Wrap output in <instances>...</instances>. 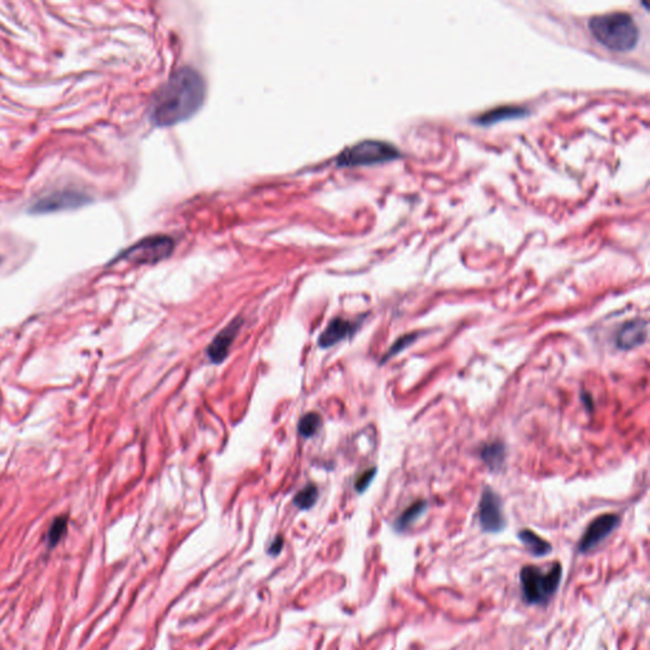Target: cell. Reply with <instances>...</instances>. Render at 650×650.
<instances>
[{
    "label": "cell",
    "instance_id": "4",
    "mask_svg": "<svg viewBox=\"0 0 650 650\" xmlns=\"http://www.w3.org/2000/svg\"><path fill=\"white\" fill-rule=\"evenodd\" d=\"M400 158V151L391 144L366 140L346 149L336 158L339 166H362L380 164Z\"/></svg>",
    "mask_w": 650,
    "mask_h": 650
},
{
    "label": "cell",
    "instance_id": "16",
    "mask_svg": "<svg viewBox=\"0 0 650 650\" xmlns=\"http://www.w3.org/2000/svg\"><path fill=\"white\" fill-rule=\"evenodd\" d=\"M68 532V517L66 516H59L52 521L51 526L47 532L46 542L47 548L54 549L59 542L63 540L64 536Z\"/></svg>",
    "mask_w": 650,
    "mask_h": 650
},
{
    "label": "cell",
    "instance_id": "5",
    "mask_svg": "<svg viewBox=\"0 0 650 650\" xmlns=\"http://www.w3.org/2000/svg\"><path fill=\"white\" fill-rule=\"evenodd\" d=\"M174 249V240L166 235H153L140 240L121 253L117 259L135 264H155L169 257Z\"/></svg>",
    "mask_w": 650,
    "mask_h": 650
},
{
    "label": "cell",
    "instance_id": "3",
    "mask_svg": "<svg viewBox=\"0 0 650 650\" xmlns=\"http://www.w3.org/2000/svg\"><path fill=\"white\" fill-rule=\"evenodd\" d=\"M563 578V566L554 561L546 571L537 565H525L519 571L522 599L527 605L545 606L558 592Z\"/></svg>",
    "mask_w": 650,
    "mask_h": 650
},
{
    "label": "cell",
    "instance_id": "15",
    "mask_svg": "<svg viewBox=\"0 0 650 650\" xmlns=\"http://www.w3.org/2000/svg\"><path fill=\"white\" fill-rule=\"evenodd\" d=\"M481 459L491 470H499L506 461V446L502 442L485 445L481 450Z\"/></svg>",
    "mask_w": 650,
    "mask_h": 650
},
{
    "label": "cell",
    "instance_id": "1",
    "mask_svg": "<svg viewBox=\"0 0 650 650\" xmlns=\"http://www.w3.org/2000/svg\"><path fill=\"white\" fill-rule=\"evenodd\" d=\"M206 83L191 66L178 69L156 91L150 107V119L159 127L177 125L189 120L202 107Z\"/></svg>",
    "mask_w": 650,
    "mask_h": 650
},
{
    "label": "cell",
    "instance_id": "7",
    "mask_svg": "<svg viewBox=\"0 0 650 650\" xmlns=\"http://www.w3.org/2000/svg\"><path fill=\"white\" fill-rule=\"evenodd\" d=\"M619 524H620V517L617 514H601L599 517L594 519L588 526L587 530L582 536V540L579 542V546H578L579 553L587 554L592 551L596 546H599L601 542L616 530Z\"/></svg>",
    "mask_w": 650,
    "mask_h": 650
},
{
    "label": "cell",
    "instance_id": "8",
    "mask_svg": "<svg viewBox=\"0 0 650 650\" xmlns=\"http://www.w3.org/2000/svg\"><path fill=\"white\" fill-rule=\"evenodd\" d=\"M88 201L89 199L86 197V194H80L76 191H59V192H52L51 194L37 201L31 207V211L34 214H46V212L69 210V209H75V207L84 205Z\"/></svg>",
    "mask_w": 650,
    "mask_h": 650
},
{
    "label": "cell",
    "instance_id": "12",
    "mask_svg": "<svg viewBox=\"0 0 650 650\" xmlns=\"http://www.w3.org/2000/svg\"><path fill=\"white\" fill-rule=\"evenodd\" d=\"M519 541L527 549V551L535 556V558H544L548 554L551 553V544L544 540L541 536H539L534 531L529 529H524L519 532L517 535Z\"/></svg>",
    "mask_w": 650,
    "mask_h": 650
},
{
    "label": "cell",
    "instance_id": "11",
    "mask_svg": "<svg viewBox=\"0 0 650 650\" xmlns=\"http://www.w3.org/2000/svg\"><path fill=\"white\" fill-rule=\"evenodd\" d=\"M357 331V324L349 320L336 318L331 320L324 331L319 336V346L321 348H329L342 342L348 336H352Z\"/></svg>",
    "mask_w": 650,
    "mask_h": 650
},
{
    "label": "cell",
    "instance_id": "9",
    "mask_svg": "<svg viewBox=\"0 0 650 650\" xmlns=\"http://www.w3.org/2000/svg\"><path fill=\"white\" fill-rule=\"evenodd\" d=\"M243 321L244 320L241 316L235 318L234 320L230 321V324L226 325L223 331L214 338L211 344L207 348V356L212 364H221L224 362V359L228 357L229 349L238 336Z\"/></svg>",
    "mask_w": 650,
    "mask_h": 650
},
{
    "label": "cell",
    "instance_id": "17",
    "mask_svg": "<svg viewBox=\"0 0 650 650\" xmlns=\"http://www.w3.org/2000/svg\"><path fill=\"white\" fill-rule=\"evenodd\" d=\"M319 496L316 485L309 484L297 493L294 498V504L301 511H306L314 506Z\"/></svg>",
    "mask_w": 650,
    "mask_h": 650
},
{
    "label": "cell",
    "instance_id": "19",
    "mask_svg": "<svg viewBox=\"0 0 650 650\" xmlns=\"http://www.w3.org/2000/svg\"><path fill=\"white\" fill-rule=\"evenodd\" d=\"M418 336H419L418 333H409V334H405V336H400L399 339L394 343L393 346L390 347L388 354L382 357V364L386 362L388 359H393L396 354H399L400 352H403L406 348L411 347V344L418 339Z\"/></svg>",
    "mask_w": 650,
    "mask_h": 650
},
{
    "label": "cell",
    "instance_id": "13",
    "mask_svg": "<svg viewBox=\"0 0 650 650\" xmlns=\"http://www.w3.org/2000/svg\"><path fill=\"white\" fill-rule=\"evenodd\" d=\"M427 507L428 504L426 501H418V502L413 503L396 519L394 524V529L398 532L409 530L411 526L414 525L416 521L426 514Z\"/></svg>",
    "mask_w": 650,
    "mask_h": 650
},
{
    "label": "cell",
    "instance_id": "14",
    "mask_svg": "<svg viewBox=\"0 0 650 650\" xmlns=\"http://www.w3.org/2000/svg\"><path fill=\"white\" fill-rule=\"evenodd\" d=\"M525 114L526 109L519 107V106H503V107H498V109L485 112V114L480 116L478 121L481 125H491V124H496L498 121L521 117Z\"/></svg>",
    "mask_w": 650,
    "mask_h": 650
},
{
    "label": "cell",
    "instance_id": "10",
    "mask_svg": "<svg viewBox=\"0 0 650 650\" xmlns=\"http://www.w3.org/2000/svg\"><path fill=\"white\" fill-rule=\"evenodd\" d=\"M648 338V323L643 319L630 320L622 325L616 336V346L622 351L639 347Z\"/></svg>",
    "mask_w": 650,
    "mask_h": 650
},
{
    "label": "cell",
    "instance_id": "21",
    "mask_svg": "<svg viewBox=\"0 0 650 650\" xmlns=\"http://www.w3.org/2000/svg\"><path fill=\"white\" fill-rule=\"evenodd\" d=\"M282 546H284V537L277 536L274 539V542L271 544L269 553L271 554V555H277V554H280L281 550H282Z\"/></svg>",
    "mask_w": 650,
    "mask_h": 650
},
{
    "label": "cell",
    "instance_id": "6",
    "mask_svg": "<svg viewBox=\"0 0 650 650\" xmlns=\"http://www.w3.org/2000/svg\"><path fill=\"white\" fill-rule=\"evenodd\" d=\"M478 519L480 527L488 534L502 532L507 526L502 499L489 486L485 488L480 499Z\"/></svg>",
    "mask_w": 650,
    "mask_h": 650
},
{
    "label": "cell",
    "instance_id": "18",
    "mask_svg": "<svg viewBox=\"0 0 650 650\" xmlns=\"http://www.w3.org/2000/svg\"><path fill=\"white\" fill-rule=\"evenodd\" d=\"M321 426V418L318 413H309L300 419L299 423V434L305 439L313 437Z\"/></svg>",
    "mask_w": 650,
    "mask_h": 650
},
{
    "label": "cell",
    "instance_id": "2",
    "mask_svg": "<svg viewBox=\"0 0 650 650\" xmlns=\"http://www.w3.org/2000/svg\"><path fill=\"white\" fill-rule=\"evenodd\" d=\"M588 27L599 44L612 51H630L639 41V27L625 11H611L589 19Z\"/></svg>",
    "mask_w": 650,
    "mask_h": 650
},
{
    "label": "cell",
    "instance_id": "20",
    "mask_svg": "<svg viewBox=\"0 0 650 650\" xmlns=\"http://www.w3.org/2000/svg\"><path fill=\"white\" fill-rule=\"evenodd\" d=\"M375 475H376V468L369 469V470H366V471L361 474L357 480H356V484H354L356 491H359V494L364 493L370 486L371 481L374 480Z\"/></svg>",
    "mask_w": 650,
    "mask_h": 650
}]
</instances>
